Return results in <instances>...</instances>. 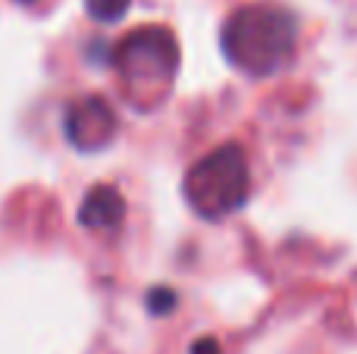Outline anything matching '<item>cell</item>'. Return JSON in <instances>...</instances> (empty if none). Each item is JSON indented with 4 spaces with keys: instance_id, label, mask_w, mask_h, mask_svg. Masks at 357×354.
I'll list each match as a JSON object with an SVG mask.
<instances>
[{
    "instance_id": "obj_7",
    "label": "cell",
    "mask_w": 357,
    "mask_h": 354,
    "mask_svg": "<svg viewBox=\"0 0 357 354\" xmlns=\"http://www.w3.org/2000/svg\"><path fill=\"white\" fill-rule=\"evenodd\" d=\"M191 354H222L220 345L213 342V339H201V342L191 345Z\"/></svg>"
},
{
    "instance_id": "obj_3",
    "label": "cell",
    "mask_w": 357,
    "mask_h": 354,
    "mask_svg": "<svg viewBox=\"0 0 357 354\" xmlns=\"http://www.w3.org/2000/svg\"><path fill=\"white\" fill-rule=\"evenodd\" d=\"M248 194H251L248 157L232 141L201 157L185 176V198L207 220L229 217L232 210H238L245 204Z\"/></svg>"
},
{
    "instance_id": "obj_5",
    "label": "cell",
    "mask_w": 357,
    "mask_h": 354,
    "mask_svg": "<svg viewBox=\"0 0 357 354\" xmlns=\"http://www.w3.org/2000/svg\"><path fill=\"white\" fill-rule=\"evenodd\" d=\"M123 198H119V192L113 185H94L91 192L85 194V201H82V226H88V229H98V232H107V229H116L119 223H123Z\"/></svg>"
},
{
    "instance_id": "obj_1",
    "label": "cell",
    "mask_w": 357,
    "mask_h": 354,
    "mask_svg": "<svg viewBox=\"0 0 357 354\" xmlns=\"http://www.w3.org/2000/svg\"><path fill=\"white\" fill-rule=\"evenodd\" d=\"M295 47V16L279 3H248L222 25V50L241 72L266 75L289 63Z\"/></svg>"
},
{
    "instance_id": "obj_2",
    "label": "cell",
    "mask_w": 357,
    "mask_h": 354,
    "mask_svg": "<svg viewBox=\"0 0 357 354\" xmlns=\"http://www.w3.org/2000/svg\"><path fill=\"white\" fill-rule=\"evenodd\" d=\"M176 66L178 47L167 25H138L116 44V72L123 75V91L135 107H157L173 88Z\"/></svg>"
},
{
    "instance_id": "obj_4",
    "label": "cell",
    "mask_w": 357,
    "mask_h": 354,
    "mask_svg": "<svg viewBox=\"0 0 357 354\" xmlns=\"http://www.w3.org/2000/svg\"><path fill=\"white\" fill-rule=\"evenodd\" d=\"M119 119L113 107L98 94H88L69 104L66 113V135L79 151H100L116 138Z\"/></svg>"
},
{
    "instance_id": "obj_6",
    "label": "cell",
    "mask_w": 357,
    "mask_h": 354,
    "mask_svg": "<svg viewBox=\"0 0 357 354\" xmlns=\"http://www.w3.org/2000/svg\"><path fill=\"white\" fill-rule=\"evenodd\" d=\"M129 10V0H88V13L98 22H116Z\"/></svg>"
},
{
    "instance_id": "obj_8",
    "label": "cell",
    "mask_w": 357,
    "mask_h": 354,
    "mask_svg": "<svg viewBox=\"0 0 357 354\" xmlns=\"http://www.w3.org/2000/svg\"><path fill=\"white\" fill-rule=\"evenodd\" d=\"M13 3L25 6V10H38V6H50V3H54V0H13Z\"/></svg>"
}]
</instances>
